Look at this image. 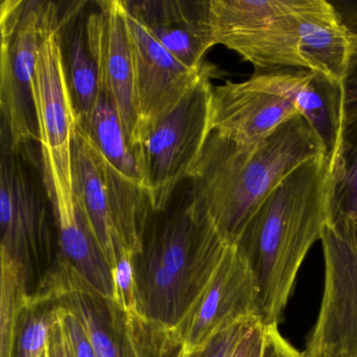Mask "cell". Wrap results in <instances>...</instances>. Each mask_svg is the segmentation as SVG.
<instances>
[{
  "label": "cell",
  "mask_w": 357,
  "mask_h": 357,
  "mask_svg": "<svg viewBox=\"0 0 357 357\" xmlns=\"http://www.w3.org/2000/svg\"><path fill=\"white\" fill-rule=\"evenodd\" d=\"M319 158H325L323 146L298 114L254 145L212 132L189 178L194 204L236 245L269 193L294 169Z\"/></svg>",
  "instance_id": "6da1fadb"
},
{
  "label": "cell",
  "mask_w": 357,
  "mask_h": 357,
  "mask_svg": "<svg viewBox=\"0 0 357 357\" xmlns=\"http://www.w3.org/2000/svg\"><path fill=\"white\" fill-rule=\"evenodd\" d=\"M329 168L325 158L301 165L259 206L237 242L258 289L257 314L278 325L298 271L327 225Z\"/></svg>",
  "instance_id": "7a4b0ae2"
},
{
  "label": "cell",
  "mask_w": 357,
  "mask_h": 357,
  "mask_svg": "<svg viewBox=\"0 0 357 357\" xmlns=\"http://www.w3.org/2000/svg\"><path fill=\"white\" fill-rule=\"evenodd\" d=\"M229 245L197 210L185 181L164 211L152 213L133 258L139 312L176 328Z\"/></svg>",
  "instance_id": "3957f363"
},
{
  "label": "cell",
  "mask_w": 357,
  "mask_h": 357,
  "mask_svg": "<svg viewBox=\"0 0 357 357\" xmlns=\"http://www.w3.org/2000/svg\"><path fill=\"white\" fill-rule=\"evenodd\" d=\"M75 204L114 268L125 250L137 255L151 217L145 188L116 170L78 122L73 148Z\"/></svg>",
  "instance_id": "277c9868"
},
{
  "label": "cell",
  "mask_w": 357,
  "mask_h": 357,
  "mask_svg": "<svg viewBox=\"0 0 357 357\" xmlns=\"http://www.w3.org/2000/svg\"><path fill=\"white\" fill-rule=\"evenodd\" d=\"M37 147L33 143L13 149L1 141L0 160V257L22 269L33 294L58 254L51 227L53 208Z\"/></svg>",
  "instance_id": "5b68a950"
},
{
  "label": "cell",
  "mask_w": 357,
  "mask_h": 357,
  "mask_svg": "<svg viewBox=\"0 0 357 357\" xmlns=\"http://www.w3.org/2000/svg\"><path fill=\"white\" fill-rule=\"evenodd\" d=\"M66 11L68 8L39 50L34 79L43 178L55 225L78 219L73 183V148L79 120L64 57Z\"/></svg>",
  "instance_id": "8992f818"
},
{
  "label": "cell",
  "mask_w": 357,
  "mask_h": 357,
  "mask_svg": "<svg viewBox=\"0 0 357 357\" xmlns=\"http://www.w3.org/2000/svg\"><path fill=\"white\" fill-rule=\"evenodd\" d=\"M63 9L47 0H3L0 6L1 141L13 149L36 143L34 79L39 50Z\"/></svg>",
  "instance_id": "52a82bcc"
},
{
  "label": "cell",
  "mask_w": 357,
  "mask_h": 357,
  "mask_svg": "<svg viewBox=\"0 0 357 357\" xmlns=\"http://www.w3.org/2000/svg\"><path fill=\"white\" fill-rule=\"evenodd\" d=\"M213 75L202 78L137 144L144 185L153 212H162L189 181L212 133Z\"/></svg>",
  "instance_id": "ba28073f"
},
{
  "label": "cell",
  "mask_w": 357,
  "mask_h": 357,
  "mask_svg": "<svg viewBox=\"0 0 357 357\" xmlns=\"http://www.w3.org/2000/svg\"><path fill=\"white\" fill-rule=\"evenodd\" d=\"M215 45L241 56L256 72L307 70L298 0H210Z\"/></svg>",
  "instance_id": "9c48e42d"
},
{
  "label": "cell",
  "mask_w": 357,
  "mask_h": 357,
  "mask_svg": "<svg viewBox=\"0 0 357 357\" xmlns=\"http://www.w3.org/2000/svg\"><path fill=\"white\" fill-rule=\"evenodd\" d=\"M325 282L304 357H357V250L326 225L321 237Z\"/></svg>",
  "instance_id": "30bf717a"
},
{
  "label": "cell",
  "mask_w": 357,
  "mask_h": 357,
  "mask_svg": "<svg viewBox=\"0 0 357 357\" xmlns=\"http://www.w3.org/2000/svg\"><path fill=\"white\" fill-rule=\"evenodd\" d=\"M257 301L248 260L237 245H229L208 285L175 328L187 352L200 350L242 319L258 317Z\"/></svg>",
  "instance_id": "8fae6325"
},
{
  "label": "cell",
  "mask_w": 357,
  "mask_h": 357,
  "mask_svg": "<svg viewBox=\"0 0 357 357\" xmlns=\"http://www.w3.org/2000/svg\"><path fill=\"white\" fill-rule=\"evenodd\" d=\"M96 9L86 14L85 24L89 49L99 72L100 89L116 108L137 149L139 116L124 0H101L96 1Z\"/></svg>",
  "instance_id": "7c38bea8"
},
{
  "label": "cell",
  "mask_w": 357,
  "mask_h": 357,
  "mask_svg": "<svg viewBox=\"0 0 357 357\" xmlns=\"http://www.w3.org/2000/svg\"><path fill=\"white\" fill-rule=\"evenodd\" d=\"M124 5L135 60L139 144L144 131L172 112L202 78L213 75V68L208 64L196 70L183 66L128 11L125 0Z\"/></svg>",
  "instance_id": "4fadbf2b"
},
{
  "label": "cell",
  "mask_w": 357,
  "mask_h": 357,
  "mask_svg": "<svg viewBox=\"0 0 357 357\" xmlns=\"http://www.w3.org/2000/svg\"><path fill=\"white\" fill-rule=\"evenodd\" d=\"M250 79L257 86L294 106L321 142L328 168H331L346 131L342 82L298 68L256 72Z\"/></svg>",
  "instance_id": "5bb4252c"
},
{
  "label": "cell",
  "mask_w": 357,
  "mask_h": 357,
  "mask_svg": "<svg viewBox=\"0 0 357 357\" xmlns=\"http://www.w3.org/2000/svg\"><path fill=\"white\" fill-rule=\"evenodd\" d=\"M127 9L151 36L191 70H202L206 53L215 47L210 0H137Z\"/></svg>",
  "instance_id": "9a60e30c"
},
{
  "label": "cell",
  "mask_w": 357,
  "mask_h": 357,
  "mask_svg": "<svg viewBox=\"0 0 357 357\" xmlns=\"http://www.w3.org/2000/svg\"><path fill=\"white\" fill-rule=\"evenodd\" d=\"M296 114L290 102L250 79L213 86L212 132L241 145L263 141Z\"/></svg>",
  "instance_id": "2e32d148"
},
{
  "label": "cell",
  "mask_w": 357,
  "mask_h": 357,
  "mask_svg": "<svg viewBox=\"0 0 357 357\" xmlns=\"http://www.w3.org/2000/svg\"><path fill=\"white\" fill-rule=\"evenodd\" d=\"M298 17L307 70L342 82L356 35L325 0H298Z\"/></svg>",
  "instance_id": "e0dca14e"
},
{
  "label": "cell",
  "mask_w": 357,
  "mask_h": 357,
  "mask_svg": "<svg viewBox=\"0 0 357 357\" xmlns=\"http://www.w3.org/2000/svg\"><path fill=\"white\" fill-rule=\"evenodd\" d=\"M55 303L80 319L97 357H137L126 313L91 283L81 280Z\"/></svg>",
  "instance_id": "ac0fdd59"
},
{
  "label": "cell",
  "mask_w": 357,
  "mask_h": 357,
  "mask_svg": "<svg viewBox=\"0 0 357 357\" xmlns=\"http://www.w3.org/2000/svg\"><path fill=\"white\" fill-rule=\"evenodd\" d=\"M86 5L87 1L70 3L63 26V51L68 81L81 125L86 124L93 116L101 93L97 63L87 41Z\"/></svg>",
  "instance_id": "d6986e66"
},
{
  "label": "cell",
  "mask_w": 357,
  "mask_h": 357,
  "mask_svg": "<svg viewBox=\"0 0 357 357\" xmlns=\"http://www.w3.org/2000/svg\"><path fill=\"white\" fill-rule=\"evenodd\" d=\"M327 225L357 250V124L344 131L340 153L329 169Z\"/></svg>",
  "instance_id": "ffe728a7"
},
{
  "label": "cell",
  "mask_w": 357,
  "mask_h": 357,
  "mask_svg": "<svg viewBox=\"0 0 357 357\" xmlns=\"http://www.w3.org/2000/svg\"><path fill=\"white\" fill-rule=\"evenodd\" d=\"M81 126L100 153L118 172L135 185L145 188L137 149L105 93L101 91L93 116Z\"/></svg>",
  "instance_id": "44dd1931"
},
{
  "label": "cell",
  "mask_w": 357,
  "mask_h": 357,
  "mask_svg": "<svg viewBox=\"0 0 357 357\" xmlns=\"http://www.w3.org/2000/svg\"><path fill=\"white\" fill-rule=\"evenodd\" d=\"M59 309L57 303L37 301L30 296L18 319L12 357H41Z\"/></svg>",
  "instance_id": "7402d4cb"
},
{
  "label": "cell",
  "mask_w": 357,
  "mask_h": 357,
  "mask_svg": "<svg viewBox=\"0 0 357 357\" xmlns=\"http://www.w3.org/2000/svg\"><path fill=\"white\" fill-rule=\"evenodd\" d=\"M137 357H187L175 328L152 321L135 311L126 313Z\"/></svg>",
  "instance_id": "603a6c76"
},
{
  "label": "cell",
  "mask_w": 357,
  "mask_h": 357,
  "mask_svg": "<svg viewBox=\"0 0 357 357\" xmlns=\"http://www.w3.org/2000/svg\"><path fill=\"white\" fill-rule=\"evenodd\" d=\"M133 258L132 252L125 250L112 268V301L125 313L139 311Z\"/></svg>",
  "instance_id": "cb8c5ba5"
},
{
  "label": "cell",
  "mask_w": 357,
  "mask_h": 357,
  "mask_svg": "<svg viewBox=\"0 0 357 357\" xmlns=\"http://www.w3.org/2000/svg\"><path fill=\"white\" fill-rule=\"evenodd\" d=\"M258 323V317L242 319L217 334L204 348L188 353L187 357H234L244 336Z\"/></svg>",
  "instance_id": "d4e9b609"
},
{
  "label": "cell",
  "mask_w": 357,
  "mask_h": 357,
  "mask_svg": "<svg viewBox=\"0 0 357 357\" xmlns=\"http://www.w3.org/2000/svg\"><path fill=\"white\" fill-rule=\"evenodd\" d=\"M344 20H346L349 28L356 35L354 51L351 56L346 75L342 80L347 129L357 124V13L352 14L348 18H344Z\"/></svg>",
  "instance_id": "484cf974"
},
{
  "label": "cell",
  "mask_w": 357,
  "mask_h": 357,
  "mask_svg": "<svg viewBox=\"0 0 357 357\" xmlns=\"http://www.w3.org/2000/svg\"><path fill=\"white\" fill-rule=\"evenodd\" d=\"M62 309H63L62 317H63L64 325H66L75 356L97 357L89 334L83 324L81 323L80 319L68 309L64 307H62Z\"/></svg>",
  "instance_id": "4316f807"
},
{
  "label": "cell",
  "mask_w": 357,
  "mask_h": 357,
  "mask_svg": "<svg viewBox=\"0 0 357 357\" xmlns=\"http://www.w3.org/2000/svg\"><path fill=\"white\" fill-rule=\"evenodd\" d=\"M262 357H304L279 331L278 325L264 326Z\"/></svg>",
  "instance_id": "83f0119b"
},
{
  "label": "cell",
  "mask_w": 357,
  "mask_h": 357,
  "mask_svg": "<svg viewBox=\"0 0 357 357\" xmlns=\"http://www.w3.org/2000/svg\"><path fill=\"white\" fill-rule=\"evenodd\" d=\"M59 307V313L50 329L47 353L49 357H76L62 317L63 309Z\"/></svg>",
  "instance_id": "f1b7e54d"
},
{
  "label": "cell",
  "mask_w": 357,
  "mask_h": 357,
  "mask_svg": "<svg viewBox=\"0 0 357 357\" xmlns=\"http://www.w3.org/2000/svg\"><path fill=\"white\" fill-rule=\"evenodd\" d=\"M262 323H258L255 325L252 329L248 331V333L244 336L243 340L240 342L238 346L237 350H236L234 357H248V353H250V349H252V344H254L255 340H256L257 334H258L259 330L262 327Z\"/></svg>",
  "instance_id": "f546056e"
},
{
  "label": "cell",
  "mask_w": 357,
  "mask_h": 357,
  "mask_svg": "<svg viewBox=\"0 0 357 357\" xmlns=\"http://www.w3.org/2000/svg\"><path fill=\"white\" fill-rule=\"evenodd\" d=\"M263 333H264V326H262L261 329L259 330L256 340H255L254 344H252L248 357H262Z\"/></svg>",
  "instance_id": "4dcf8cb0"
},
{
  "label": "cell",
  "mask_w": 357,
  "mask_h": 357,
  "mask_svg": "<svg viewBox=\"0 0 357 357\" xmlns=\"http://www.w3.org/2000/svg\"><path fill=\"white\" fill-rule=\"evenodd\" d=\"M41 357H49V353H47V346L45 347V351H43V355Z\"/></svg>",
  "instance_id": "1f68e13d"
}]
</instances>
